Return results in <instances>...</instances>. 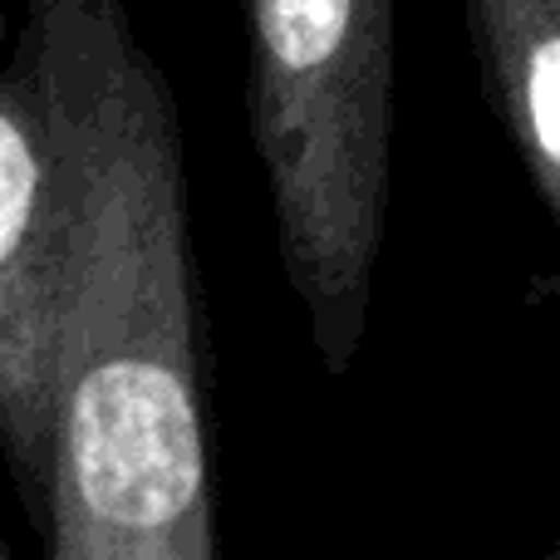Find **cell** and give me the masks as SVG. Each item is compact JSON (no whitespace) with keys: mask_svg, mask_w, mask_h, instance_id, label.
<instances>
[{"mask_svg":"<svg viewBox=\"0 0 560 560\" xmlns=\"http://www.w3.org/2000/svg\"><path fill=\"white\" fill-rule=\"evenodd\" d=\"M69 187L49 560H217L183 118L124 0H25Z\"/></svg>","mask_w":560,"mask_h":560,"instance_id":"1","label":"cell"},{"mask_svg":"<svg viewBox=\"0 0 560 560\" xmlns=\"http://www.w3.org/2000/svg\"><path fill=\"white\" fill-rule=\"evenodd\" d=\"M246 124L280 271L329 378L354 369L394 192L398 0H242Z\"/></svg>","mask_w":560,"mask_h":560,"instance_id":"2","label":"cell"},{"mask_svg":"<svg viewBox=\"0 0 560 560\" xmlns=\"http://www.w3.org/2000/svg\"><path fill=\"white\" fill-rule=\"evenodd\" d=\"M69 285V187L25 35L0 74V453L45 526L55 349Z\"/></svg>","mask_w":560,"mask_h":560,"instance_id":"3","label":"cell"},{"mask_svg":"<svg viewBox=\"0 0 560 560\" xmlns=\"http://www.w3.org/2000/svg\"><path fill=\"white\" fill-rule=\"evenodd\" d=\"M477 79L560 242V0H463ZM560 300V271L536 280Z\"/></svg>","mask_w":560,"mask_h":560,"instance_id":"4","label":"cell"},{"mask_svg":"<svg viewBox=\"0 0 560 560\" xmlns=\"http://www.w3.org/2000/svg\"><path fill=\"white\" fill-rule=\"evenodd\" d=\"M0 560H15V556H10V546H5V536H0Z\"/></svg>","mask_w":560,"mask_h":560,"instance_id":"5","label":"cell"},{"mask_svg":"<svg viewBox=\"0 0 560 560\" xmlns=\"http://www.w3.org/2000/svg\"><path fill=\"white\" fill-rule=\"evenodd\" d=\"M546 560H560V536H556V546H551V551H546Z\"/></svg>","mask_w":560,"mask_h":560,"instance_id":"6","label":"cell"}]
</instances>
